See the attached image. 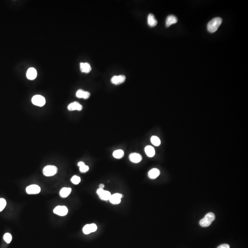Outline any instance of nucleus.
Segmentation results:
<instances>
[{"mask_svg": "<svg viewBox=\"0 0 248 248\" xmlns=\"http://www.w3.org/2000/svg\"><path fill=\"white\" fill-rule=\"evenodd\" d=\"M71 191L72 189L70 188H63L60 190L59 194L62 198H66L71 193Z\"/></svg>", "mask_w": 248, "mask_h": 248, "instance_id": "nucleus-19", "label": "nucleus"}, {"mask_svg": "<svg viewBox=\"0 0 248 248\" xmlns=\"http://www.w3.org/2000/svg\"><path fill=\"white\" fill-rule=\"evenodd\" d=\"M58 172V168L54 165H47L44 168L43 173L46 176H51L55 175Z\"/></svg>", "mask_w": 248, "mask_h": 248, "instance_id": "nucleus-3", "label": "nucleus"}, {"mask_svg": "<svg viewBox=\"0 0 248 248\" xmlns=\"http://www.w3.org/2000/svg\"><path fill=\"white\" fill-rule=\"evenodd\" d=\"M26 192L29 195H36L41 192V188L37 185H31L26 188Z\"/></svg>", "mask_w": 248, "mask_h": 248, "instance_id": "nucleus-8", "label": "nucleus"}, {"mask_svg": "<svg viewBox=\"0 0 248 248\" xmlns=\"http://www.w3.org/2000/svg\"><path fill=\"white\" fill-rule=\"evenodd\" d=\"M217 248H230V247L228 244H222L218 246Z\"/></svg>", "mask_w": 248, "mask_h": 248, "instance_id": "nucleus-27", "label": "nucleus"}, {"mask_svg": "<svg viewBox=\"0 0 248 248\" xmlns=\"http://www.w3.org/2000/svg\"><path fill=\"white\" fill-rule=\"evenodd\" d=\"M113 155L116 159H121L124 156V152L121 149L116 150L113 152Z\"/></svg>", "mask_w": 248, "mask_h": 248, "instance_id": "nucleus-22", "label": "nucleus"}, {"mask_svg": "<svg viewBox=\"0 0 248 248\" xmlns=\"http://www.w3.org/2000/svg\"><path fill=\"white\" fill-rule=\"evenodd\" d=\"M122 197V194L119 193H115L114 195H111L109 200L112 204H119L121 202Z\"/></svg>", "mask_w": 248, "mask_h": 248, "instance_id": "nucleus-9", "label": "nucleus"}, {"mask_svg": "<svg viewBox=\"0 0 248 248\" xmlns=\"http://www.w3.org/2000/svg\"><path fill=\"white\" fill-rule=\"evenodd\" d=\"M151 142L153 145L155 146H159L161 143V141L157 136H152L151 138Z\"/></svg>", "mask_w": 248, "mask_h": 248, "instance_id": "nucleus-23", "label": "nucleus"}, {"mask_svg": "<svg viewBox=\"0 0 248 248\" xmlns=\"http://www.w3.org/2000/svg\"><path fill=\"white\" fill-rule=\"evenodd\" d=\"M157 23H158V22L155 18V15L154 14L150 13L148 15V25H149V26L152 27H155L157 25Z\"/></svg>", "mask_w": 248, "mask_h": 248, "instance_id": "nucleus-16", "label": "nucleus"}, {"mask_svg": "<svg viewBox=\"0 0 248 248\" xmlns=\"http://www.w3.org/2000/svg\"><path fill=\"white\" fill-rule=\"evenodd\" d=\"M4 240L7 243L9 244V243H10V242H11V241H12V235H11L10 233H6V234L4 235Z\"/></svg>", "mask_w": 248, "mask_h": 248, "instance_id": "nucleus-26", "label": "nucleus"}, {"mask_svg": "<svg viewBox=\"0 0 248 248\" xmlns=\"http://www.w3.org/2000/svg\"><path fill=\"white\" fill-rule=\"evenodd\" d=\"M142 156L141 155L136 152H133L129 155V159L130 161L134 163H138L142 161Z\"/></svg>", "mask_w": 248, "mask_h": 248, "instance_id": "nucleus-11", "label": "nucleus"}, {"mask_svg": "<svg viewBox=\"0 0 248 248\" xmlns=\"http://www.w3.org/2000/svg\"><path fill=\"white\" fill-rule=\"evenodd\" d=\"M37 70L34 68H30L28 69L26 73V76L28 79L30 80H33L37 77Z\"/></svg>", "mask_w": 248, "mask_h": 248, "instance_id": "nucleus-12", "label": "nucleus"}, {"mask_svg": "<svg viewBox=\"0 0 248 248\" xmlns=\"http://www.w3.org/2000/svg\"><path fill=\"white\" fill-rule=\"evenodd\" d=\"M97 193L100 199L104 201L109 200L111 196L112 195L108 191H105L101 188H99L97 190Z\"/></svg>", "mask_w": 248, "mask_h": 248, "instance_id": "nucleus-5", "label": "nucleus"}, {"mask_svg": "<svg viewBox=\"0 0 248 248\" xmlns=\"http://www.w3.org/2000/svg\"><path fill=\"white\" fill-rule=\"evenodd\" d=\"M98 228L97 226L95 224L92 223L87 224L84 226L83 228V232L85 234H89L91 233L96 231Z\"/></svg>", "mask_w": 248, "mask_h": 248, "instance_id": "nucleus-7", "label": "nucleus"}, {"mask_svg": "<svg viewBox=\"0 0 248 248\" xmlns=\"http://www.w3.org/2000/svg\"><path fill=\"white\" fill-rule=\"evenodd\" d=\"M76 97L78 98H83L84 99H86L89 98L90 96V93L88 91H85L82 90H79L76 92Z\"/></svg>", "mask_w": 248, "mask_h": 248, "instance_id": "nucleus-15", "label": "nucleus"}, {"mask_svg": "<svg viewBox=\"0 0 248 248\" xmlns=\"http://www.w3.org/2000/svg\"><path fill=\"white\" fill-rule=\"evenodd\" d=\"M68 109L70 111H81L82 110L83 107L77 102H74L69 104Z\"/></svg>", "mask_w": 248, "mask_h": 248, "instance_id": "nucleus-13", "label": "nucleus"}, {"mask_svg": "<svg viewBox=\"0 0 248 248\" xmlns=\"http://www.w3.org/2000/svg\"><path fill=\"white\" fill-rule=\"evenodd\" d=\"M78 165L79 167V171L81 173H85L88 171L89 168L87 165H86L84 162L80 161L78 163Z\"/></svg>", "mask_w": 248, "mask_h": 248, "instance_id": "nucleus-21", "label": "nucleus"}, {"mask_svg": "<svg viewBox=\"0 0 248 248\" xmlns=\"http://www.w3.org/2000/svg\"><path fill=\"white\" fill-rule=\"evenodd\" d=\"M215 215L213 213H208L205 215L204 218L200 221V225L204 228L209 227L211 224L212 222L215 220Z\"/></svg>", "mask_w": 248, "mask_h": 248, "instance_id": "nucleus-2", "label": "nucleus"}, {"mask_svg": "<svg viewBox=\"0 0 248 248\" xmlns=\"http://www.w3.org/2000/svg\"><path fill=\"white\" fill-rule=\"evenodd\" d=\"M222 22V18L220 17L215 18L209 22L207 25L208 30L209 32L214 33L217 31L219 26Z\"/></svg>", "mask_w": 248, "mask_h": 248, "instance_id": "nucleus-1", "label": "nucleus"}, {"mask_svg": "<svg viewBox=\"0 0 248 248\" xmlns=\"http://www.w3.org/2000/svg\"><path fill=\"white\" fill-rule=\"evenodd\" d=\"M145 152L147 155L149 157H154L155 154V148L152 146L149 145L145 147Z\"/></svg>", "mask_w": 248, "mask_h": 248, "instance_id": "nucleus-20", "label": "nucleus"}, {"mask_svg": "<svg viewBox=\"0 0 248 248\" xmlns=\"http://www.w3.org/2000/svg\"><path fill=\"white\" fill-rule=\"evenodd\" d=\"M99 188L103 189V188H104V185L103 184H100V185H99Z\"/></svg>", "mask_w": 248, "mask_h": 248, "instance_id": "nucleus-28", "label": "nucleus"}, {"mask_svg": "<svg viewBox=\"0 0 248 248\" xmlns=\"http://www.w3.org/2000/svg\"><path fill=\"white\" fill-rule=\"evenodd\" d=\"M177 20H178L177 18L174 15H169L167 17V20H166V23H165L166 26L167 27H170L171 25L177 23Z\"/></svg>", "mask_w": 248, "mask_h": 248, "instance_id": "nucleus-14", "label": "nucleus"}, {"mask_svg": "<svg viewBox=\"0 0 248 248\" xmlns=\"http://www.w3.org/2000/svg\"><path fill=\"white\" fill-rule=\"evenodd\" d=\"M81 178L79 176H74L72 177L71 179V181L73 184L77 185L81 182Z\"/></svg>", "mask_w": 248, "mask_h": 248, "instance_id": "nucleus-24", "label": "nucleus"}, {"mask_svg": "<svg viewBox=\"0 0 248 248\" xmlns=\"http://www.w3.org/2000/svg\"><path fill=\"white\" fill-rule=\"evenodd\" d=\"M160 174V171L157 168H153L149 171L148 173V177L152 179H154L158 177Z\"/></svg>", "mask_w": 248, "mask_h": 248, "instance_id": "nucleus-17", "label": "nucleus"}, {"mask_svg": "<svg viewBox=\"0 0 248 248\" xmlns=\"http://www.w3.org/2000/svg\"><path fill=\"white\" fill-rule=\"evenodd\" d=\"M53 212L58 216H63L68 214V209L65 206H58L54 209Z\"/></svg>", "mask_w": 248, "mask_h": 248, "instance_id": "nucleus-6", "label": "nucleus"}, {"mask_svg": "<svg viewBox=\"0 0 248 248\" xmlns=\"http://www.w3.org/2000/svg\"><path fill=\"white\" fill-rule=\"evenodd\" d=\"M126 76L125 75H120L119 76H114L111 78V81L113 84L118 85L126 81Z\"/></svg>", "mask_w": 248, "mask_h": 248, "instance_id": "nucleus-10", "label": "nucleus"}, {"mask_svg": "<svg viewBox=\"0 0 248 248\" xmlns=\"http://www.w3.org/2000/svg\"><path fill=\"white\" fill-rule=\"evenodd\" d=\"M7 204V202L5 199L0 198V212L4 210Z\"/></svg>", "mask_w": 248, "mask_h": 248, "instance_id": "nucleus-25", "label": "nucleus"}, {"mask_svg": "<svg viewBox=\"0 0 248 248\" xmlns=\"http://www.w3.org/2000/svg\"><path fill=\"white\" fill-rule=\"evenodd\" d=\"M33 104L37 106L42 107L45 104V98L41 95H37L33 97L32 98Z\"/></svg>", "mask_w": 248, "mask_h": 248, "instance_id": "nucleus-4", "label": "nucleus"}, {"mask_svg": "<svg viewBox=\"0 0 248 248\" xmlns=\"http://www.w3.org/2000/svg\"><path fill=\"white\" fill-rule=\"evenodd\" d=\"M80 69L82 72L85 73H89L91 70L90 65L87 63H80Z\"/></svg>", "mask_w": 248, "mask_h": 248, "instance_id": "nucleus-18", "label": "nucleus"}]
</instances>
